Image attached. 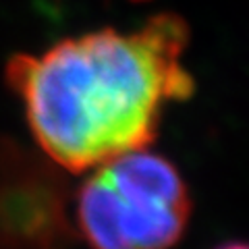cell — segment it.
I'll return each mask as SVG.
<instances>
[{"label":"cell","mask_w":249,"mask_h":249,"mask_svg":"<svg viewBox=\"0 0 249 249\" xmlns=\"http://www.w3.org/2000/svg\"><path fill=\"white\" fill-rule=\"evenodd\" d=\"M187 44L185 19L160 13L131 31L98 29L42 54H13L4 79L42 154L67 173H83L147 147L166 106L191 96Z\"/></svg>","instance_id":"1"},{"label":"cell","mask_w":249,"mask_h":249,"mask_svg":"<svg viewBox=\"0 0 249 249\" xmlns=\"http://www.w3.org/2000/svg\"><path fill=\"white\" fill-rule=\"evenodd\" d=\"M189 218L185 178L147 147L91 168L75 196V222L89 249H173Z\"/></svg>","instance_id":"2"},{"label":"cell","mask_w":249,"mask_h":249,"mask_svg":"<svg viewBox=\"0 0 249 249\" xmlns=\"http://www.w3.org/2000/svg\"><path fill=\"white\" fill-rule=\"evenodd\" d=\"M48 158L0 147V247L60 249L69 235L65 181Z\"/></svg>","instance_id":"3"},{"label":"cell","mask_w":249,"mask_h":249,"mask_svg":"<svg viewBox=\"0 0 249 249\" xmlns=\"http://www.w3.org/2000/svg\"><path fill=\"white\" fill-rule=\"evenodd\" d=\"M218 249H249V243H243V241H235V243H227Z\"/></svg>","instance_id":"4"}]
</instances>
